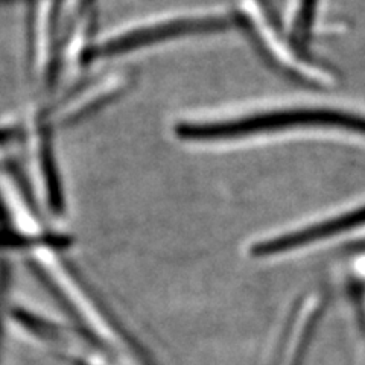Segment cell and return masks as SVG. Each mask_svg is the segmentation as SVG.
<instances>
[{
	"mask_svg": "<svg viewBox=\"0 0 365 365\" xmlns=\"http://www.w3.org/2000/svg\"><path fill=\"white\" fill-rule=\"evenodd\" d=\"M299 128H342L365 135V118L323 108H294L248 114L236 119L180 123L177 137L186 142H222Z\"/></svg>",
	"mask_w": 365,
	"mask_h": 365,
	"instance_id": "cell-1",
	"label": "cell"
},
{
	"mask_svg": "<svg viewBox=\"0 0 365 365\" xmlns=\"http://www.w3.org/2000/svg\"><path fill=\"white\" fill-rule=\"evenodd\" d=\"M227 19L221 16H190L178 17L154 23L151 26L135 28L120 36L107 40L98 48L91 49V58H107L120 53L139 51L157 43H165L185 36H197V34H212L228 28Z\"/></svg>",
	"mask_w": 365,
	"mask_h": 365,
	"instance_id": "cell-2",
	"label": "cell"
},
{
	"mask_svg": "<svg viewBox=\"0 0 365 365\" xmlns=\"http://www.w3.org/2000/svg\"><path fill=\"white\" fill-rule=\"evenodd\" d=\"M242 17L245 19L251 36L265 51L271 63L282 71H287L295 79H302L304 83L312 81V76L307 73V67L312 68L314 66L304 55L297 52L295 43L287 41L282 36L262 0H250L245 9H242Z\"/></svg>",
	"mask_w": 365,
	"mask_h": 365,
	"instance_id": "cell-3",
	"label": "cell"
},
{
	"mask_svg": "<svg viewBox=\"0 0 365 365\" xmlns=\"http://www.w3.org/2000/svg\"><path fill=\"white\" fill-rule=\"evenodd\" d=\"M364 224H365V207H361L358 210L341 215L338 218L304 227L302 230H297L288 235L267 239V241L259 242L253 247V255L272 256V255L284 253V251L300 248L304 245H309L315 241H322V239L344 233L350 230V228H355Z\"/></svg>",
	"mask_w": 365,
	"mask_h": 365,
	"instance_id": "cell-4",
	"label": "cell"
},
{
	"mask_svg": "<svg viewBox=\"0 0 365 365\" xmlns=\"http://www.w3.org/2000/svg\"><path fill=\"white\" fill-rule=\"evenodd\" d=\"M317 2L318 0H299V4H297L291 31V38L295 44L303 46L309 40L314 26Z\"/></svg>",
	"mask_w": 365,
	"mask_h": 365,
	"instance_id": "cell-5",
	"label": "cell"
}]
</instances>
